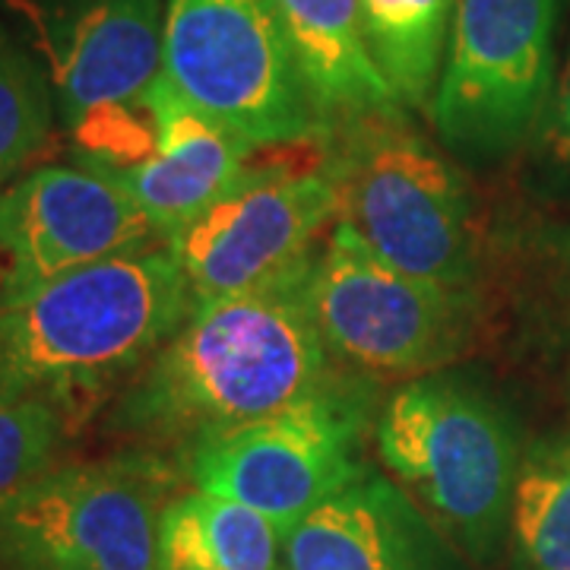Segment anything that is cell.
Listing matches in <instances>:
<instances>
[{"label":"cell","mask_w":570,"mask_h":570,"mask_svg":"<svg viewBox=\"0 0 570 570\" xmlns=\"http://www.w3.org/2000/svg\"><path fill=\"white\" fill-rule=\"evenodd\" d=\"M330 358L302 273L264 292L190 307L118 393L108 425L187 456L324 387L333 377Z\"/></svg>","instance_id":"1"},{"label":"cell","mask_w":570,"mask_h":570,"mask_svg":"<svg viewBox=\"0 0 570 570\" xmlns=\"http://www.w3.org/2000/svg\"><path fill=\"white\" fill-rule=\"evenodd\" d=\"M187 311L165 242L39 285L0 305V403H45L77 428L130 384Z\"/></svg>","instance_id":"2"},{"label":"cell","mask_w":570,"mask_h":570,"mask_svg":"<svg viewBox=\"0 0 570 570\" xmlns=\"http://www.w3.org/2000/svg\"><path fill=\"white\" fill-rule=\"evenodd\" d=\"M377 456L460 554L491 568L510 539L523 463L510 412L460 371L412 377L374 419Z\"/></svg>","instance_id":"3"},{"label":"cell","mask_w":570,"mask_h":570,"mask_svg":"<svg viewBox=\"0 0 570 570\" xmlns=\"http://www.w3.org/2000/svg\"><path fill=\"white\" fill-rule=\"evenodd\" d=\"M336 225L377 261L472 292L479 223L460 171L409 127L406 111L348 124L330 140Z\"/></svg>","instance_id":"4"},{"label":"cell","mask_w":570,"mask_h":570,"mask_svg":"<svg viewBox=\"0 0 570 570\" xmlns=\"http://www.w3.org/2000/svg\"><path fill=\"white\" fill-rule=\"evenodd\" d=\"M336 223L330 140L254 146L245 175L181 232L165 238L190 307L264 292L307 273Z\"/></svg>","instance_id":"5"},{"label":"cell","mask_w":570,"mask_h":570,"mask_svg":"<svg viewBox=\"0 0 570 570\" xmlns=\"http://www.w3.org/2000/svg\"><path fill=\"white\" fill-rule=\"evenodd\" d=\"M163 82L250 146L330 137L273 0H165Z\"/></svg>","instance_id":"6"},{"label":"cell","mask_w":570,"mask_h":570,"mask_svg":"<svg viewBox=\"0 0 570 570\" xmlns=\"http://www.w3.org/2000/svg\"><path fill=\"white\" fill-rule=\"evenodd\" d=\"M307 305L333 362L365 377L448 371L475 330V295L409 276L333 223L307 269Z\"/></svg>","instance_id":"7"},{"label":"cell","mask_w":570,"mask_h":570,"mask_svg":"<svg viewBox=\"0 0 570 570\" xmlns=\"http://www.w3.org/2000/svg\"><path fill=\"white\" fill-rule=\"evenodd\" d=\"M367 431H374L371 393L330 377L298 403L194 448L184 472L194 489L257 510L288 535L371 466Z\"/></svg>","instance_id":"8"},{"label":"cell","mask_w":570,"mask_h":570,"mask_svg":"<svg viewBox=\"0 0 570 570\" xmlns=\"http://www.w3.org/2000/svg\"><path fill=\"white\" fill-rule=\"evenodd\" d=\"M171 485L142 453L48 469L0 504V570H156Z\"/></svg>","instance_id":"9"},{"label":"cell","mask_w":570,"mask_h":570,"mask_svg":"<svg viewBox=\"0 0 570 570\" xmlns=\"http://www.w3.org/2000/svg\"><path fill=\"white\" fill-rule=\"evenodd\" d=\"M561 0H456L431 121L450 149L501 156L551 99Z\"/></svg>","instance_id":"10"},{"label":"cell","mask_w":570,"mask_h":570,"mask_svg":"<svg viewBox=\"0 0 570 570\" xmlns=\"http://www.w3.org/2000/svg\"><path fill=\"white\" fill-rule=\"evenodd\" d=\"M156 238L115 178L89 165L32 168L0 190V305Z\"/></svg>","instance_id":"11"},{"label":"cell","mask_w":570,"mask_h":570,"mask_svg":"<svg viewBox=\"0 0 570 570\" xmlns=\"http://www.w3.org/2000/svg\"><path fill=\"white\" fill-rule=\"evenodd\" d=\"M67 127L142 102L163 77L165 0H22Z\"/></svg>","instance_id":"12"},{"label":"cell","mask_w":570,"mask_h":570,"mask_svg":"<svg viewBox=\"0 0 570 570\" xmlns=\"http://www.w3.org/2000/svg\"><path fill=\"white\" fill-rule=\"evenodd\" d=\"M279 570H469L396 479L367 466L288 530Z\"/></svg>","instance_id":"13"},{"label":"cell","mask_w":570,"mask_h":570,"mask_svg":"<svg viewBox=\"0 0 570 570\" xmlns=\"http://www.w3.org/2000/svg\"><path fill=\"white\" fill-rule=\"evenodd\" d=\"M153 102L159 111L156 149L108 178L121 184L165 242L245 175L254 146L178 99L163 77L153 86Z\"/></svg>","instance_id":"14"},{"label":"cell","mask_w":570,"mask_h":570,"mask_svg":"<svg viewBox=\"0 0 570 570\" xmlns=\"http://www.w3.org/2000/svg\"><path fill=\"white\" fill-rule=\"evenodd\" d=\"M324 127L406 111L367 58L362 0H273Z\"/></svg>","instance_id":"15"},{"label":"cell","mask_w":570,"mask_h":570,"mask_svg":"<svg viewBox=\"0 0 570 570\" xmlns=\"http://www.w3.org/2000/svg\"><path fill=\"white\" fill-rule=\"evenodd\" d=\"M283 539L257 510L190 489L165 504L156 570H279Z\"/></svg>","instance_id":"16"},{"label":"cell","mask_w":570,"mask_h":570,"mask_svg":"<svg viewBox=\"0 0 570 570\" xmlns=\"http://www.w3.org/2000/svg\"><path fill=\"white\" fill-rule=\"evenodd\" d=\"M453 7L456 0H362L367 58L406 111H431Z\"/></svg>","instance_id":"17"},{"label":"cell","mask_w":570,"mask_h":570,"mask_svg":"<svg viewBox=\"0 0 570 570\" xmlns=\"http://www.w3.org/2000/svg\"><path fill=\"white\" fill-rule=\"evenodd\" d=\"M510 539L523 570H570V428L523 450Z\"/></svg>","instance_id":"18"},{"label":"cell","mask_w":570,"mask_h":570,"mask_svg":"<svg viewBox=\"0 0 570 570\" xmlns=\"http://www.w3.org/2000/svg\"><path fill=\"white\" fill-rule=\"evenodd\" d=\"M55 92L36 55L0 26V184L39 156L55 121Z\"/></svg>","instance_id":"19"},{"label":"cell","mask_w":570,"mask_h":570,"mask_svg":"<svg viewBox=\"0 0 570 570\" xmlns=\"http://www.w3.org/2000/svg\"><path fill=\"white\" fill-rule=\"evenodd\" d=\"M73 425L45 403H0V504L48 469Z\"/></svg>","instance_id":"20"},{"label":"cell","mask_w":570,"mask_h":570,"mask_svg":"<svg viewBox=\"0 0 570 570\" xmlns=\"http://www.w3.org/2000/svg\"><path fill=\"white\" fill-rule=\"evenodd\" d=\"M549 142L551 153L570 165V51L568 63H564V73L558 82V92H554V105H551V121H549Z\"/></svg>","instance_id":"21"},{"label":"cell","mask_w":570,"mask_h":570,"mask_svg":"<svg viewBox=\"0 0 570 570\" xmlns=\"http://www.w3.org/2000/svg\"><path fill=\"white\" fill-rule=\"evenodd\" d=\"M564 254H568V261H570V238H568V245H564Z\"/></svg>","instance_id":"22"},{"label":"cell","mask_w":570,"mask_h":570,"mask_svg":"<svg viewBox=\"0 0 570 570\" xmlns=\"http://www.w3.org/2000/svg\"><path fill=\"white\" fill-rule=\"evenodd\" d=\"M0 190H3V184H0Z\"/></svg>","instance_id":"23"}]
</instances>
